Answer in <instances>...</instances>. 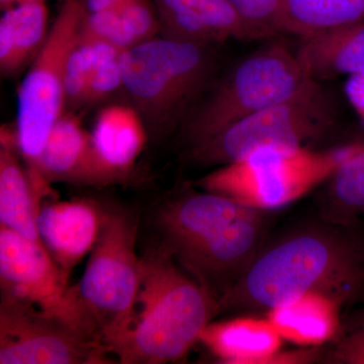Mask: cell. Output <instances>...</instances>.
Segmentation results:
<instances>
[{"label": "cell", "instance_id": "1", "mask_svg": "<svg viewBox=\"0 0 364 364\" xmlns=\"http://www.w3.org/2000/svg\"><path fill=\"white\" fill-rule=\"evenodd\" d=\"M340 306L364 294V241L352 225L305 223L267 238L246 272L220 301V313L264 312L306 294Z\"/></svg>", "mask_w": 364, "mask_h": 364}, {"label": "cell", "instance_id": "2", "mask_svg": "<svg viewBox=\"0 0 364 364\" xmlns=\"http://www.w3.org/2000/svg\"><path fill=\"white\" fill-rule=\"evenodd\" d=\"M267 210L219 193L188 191L160 205V245L219 303L268 238Z\"/></svg>", "mask_w": 364, "mask_h": 364}, {"label": "cell", "instance_id": "3", "mask_svg": "<svg viewBox=\"0 0 364 364\" xmlns=\"http://www.w3.org/2000/svg\"><path fill=\"white\" fill-rule=\"evenodd\" d=\"M141 258L135 315L114 356L123 364L176 363L220 314L219 303L160 244Z\"/></svg>", "mask_w": 364, "mask_h": 364}, {"label": "cell", "instance_id": "4", "mask_svg": "<svg viewBox=\"0 0 364 364\" xmlns=\"http://www.w3.org/2000/svg\"><path fill=\"white\" fill-rule=\"evenodd\" d=\"M210 48L159 36L122 54L123 90L149 136L182 126L202 100L215 70Z\"/></svg>", "mask_w": 364, "mask_h": 364}, {"label": "cell", "instance_id": "5", "mask_svg": "<svg viewBox=\"0 0 364 364\" xmlns=\"http://www.w3.org/2000/svg\"><path fill=\"white\" fill-rule=\"evenodd\" d=\"M349 144L335 150L268 146L218 167L198 186L248 207L275 210L301 198L327 182L345 159L363 147Z\"/></svg>", "mask_w": 364, "mask_h": 364}, {"label": "cell", "instance_id": "6", "mask_svg": "<svg viewBox=\"0 0 364 364\" xmlns=\"http://www.w3.org/2000/svg\"><path fill=\"white\" fill-rule=\"evenodd\" d=\"M296 53L275 43L251 53L196 105L182 124L188 149L291 97L309 80Z\"/></svg>", "mask_w": 364, "mask_h": 364}, {"label": "cell", "instance_id": "7", "mask_svg": "<svg viewBox=\"0 0 364 364\" xmlns=\"http://www.w3.org/2000/svg\"><path fill=\"white\" fill-rule=\"evenodd\" d=\"M336 102L320 81L309 79L291 97L228 127L188 150L198 166H223L268 146L309 148L336 122Z\"/></svg>", "mask_w": 364, "mask_h": 364}, {"label": "cell", "instance_id": "8", "mask_svg": "<svg viewBox=\"0 0 364 364\" xmlns=\"http://www.w3.org/2000/svg\"><path fill=\"white\" fill-rule=\"evenodd\" d=\"M138 217L130 210L105 205L102 230L90 254L79 291L114 350L133 322L142 279V258L136 252Z\"/></svg>", "mask_w": 364, "mask_h": 364}, {"label": "cell", "instance_id": "9", "mask_svg": "<svg viewBox=\"0 0 364 364\" xmlns=\"http://www.w3.org/2000/svg\"><path fill=\"white\" fill-rule=\"evenodd\" d=\"M83 2L64 0L18 90L16 142L26 168L37 162L53 126L64 114L67 61L80 35Z\"/></svg>", "mask_w": 364, "mask_h": 364}, {"label": "cell", "instance_id": "10", "mask_svg": "<svg viewBox=\"0 0 364 364\" xmlns=\"http://www.w3.org/2000/svg\"><path fill=\"white\" fill-rule=\"evenodd\" d=\"M0 291L61 321L83 336L104 342L70 273L55 262L40 241L0 226ZM105 343V342H104Z\"/></svg>", "mask_w": 364, "mask_h": 364}, {"label": "cell", "instance_id": "11", "mask_svg": "<svg viewBox=\"0 0 364 364\" xmlns=\"http://www.w3.org/2000/svg\"><path fill=\"white\" fill-rule=\"evenodd\" d=\"M114 353L20 299L0 296V364H109Z\"/></svg>", "mask_w": 364, "mask_h": 364}, {"label": "cell", "instance_id": "12", "mask_svg": "<svg viewBox=\"0 0 364 364\" xmlns=\"http://www.w3.org/2000/svg\"><path fill=\"white\" fill-rule=\"evenodd\" d=\"M28 171L42 200L51 193L55 182L112 184L93 152L90 133L73 112H64L55 123L37 162Z\"/></svg>", "mask_w": 364, "mask_h": 364}, {"label": "cell", "instance_id": "13", "mask_svg": "<svg viewBox=\"0 0 364 364\" xmlns=\"http://www.w3.org/2000/svg\"><path fill=\"white\" fill-rule=\"evenodd\" d=\"M105 205L87 198L43 202L37 218L39 240L55 262L71 273L97 243Z\"/></svg>", "mask_w": 364, "mask_h": 364}, {"label": "cell", "instance_id": "14", "mask_svg": "<svg viewBox=\"0 0 364 364\" xmlns=\"http://www.w3.org/2000/svg\"><path fill=\"white\" fill-rule=\"evenodd\" d=\"M160 36L212 47L229 40H257L229 0H152Z\"/></svg>", "mask_w": 364, "mask_h": 364}, {"label": "cell", "instance_id": "15", "mask_svg": "<svg viewBox=\"0 0 364 364\" xmlns=\"http://www.w3.org/2000/svg\"><path fill=\"white\" fill-rule=\"evenodd\" d=\"M148 139L147 126L131 104L109 105L98 112L90 133L91 145L111 183L128 176Z\"/></svg>", "mask_w": 364, "mask_h": 364}, {"label": "cell", "instance_id": "16", "mask_svg": "<svg viewBox=\"0 0 364 364\" xmlns=\"http://www.w3.org/2000/svg\"><path fill=\"white\" fill-rule=\"evenodd\" d=\"M282 340L267 318L246 316L212 321L198 342L222 363L268 364L282 349Z\"/></svg>", "mask_w": 364, "mask_h": 364}, {"label": "cell", "instance_id": "17", "mask_svg": "<svg viewBox=\"0 0 364 364\" xmlns=\"http://www.w3.org/2000/svg\"><path fill=\"white\" fill-rule=\"evenodd\" d=\"M310 79L328 80L364 73V21L301 38L296 51Z\"/></svg>", "mask_w": 364, "mask_h": 364}, {"label": "cell", "instance_id": "18", "mask_svg": "<svg viewBox=\"0 0 364 364\" xmlns=\"http://www.w3.org/2000/svg\"><path fill=\"white\" fill-rule=\"evenodd\" d=\"M23 160L16 132L4 129L0 135V226L40 241L37 218L43 202Z\"/></svg>", "mask_w": 364, "mask_h": 364}, {"label": "cell", "instance_id": "19", "mask_svg": "<svg viewBox=\"0 0 364 364\" xmlns=\"http://www.w3.org/2000/svg\"><path fill=\"white\" fill-rule=\"evenodd\" d=\"M45 1L23 2L4 9L0 18V71L16 77L39 54L49 36Z\"/></svg>", "mask_w": 364, "mask_h": 364}, {"label": "cell", "instance_id": "20", "mask_svg": "<svg viewBox=\"0 0 364 364\" xmlns=\"http://www.w3.org/2000/svg\"><path fill=\"white\" fill-rule=\"evenodd\" d=\"M334 299L306 294L267 314L282 338L306 347H321L335 338L341 327L340 309Z\"/></svg>", "mask_w": 364, "mask_h": 364}, {"label": "cell", "instance_id": "21", "mask_svg": "<svg viewBox=\"0 0 364 364\" xmlns=\"http://www.w3.org/2000/svg\"><path fill=\"white\" fill-rule=\"evenodd\" d=\"M364 21V0H284V33L305 37Z\"/></svg>", "mask_w": 364, "mask_h": 364}, {"label": "cell", "instance_id": "22", "mask_svg": "<svg viewBox=\"0 0 364 364\" xmlns=\"http://www.w3.org/2000/svg\"><path fill=\"white\" fill-rule=\"evenodd\" d=\"M327 182L321 218L335 224L353 225L355 218L364 214V144Z\"/></svg>", "mask_w": 364, "mask_h": 364}, {"label": "cell", "instance_id": "23", "mask_svg": "<svg viewBox=\"0 0 364 364\" xmlns=\"http://www.w3.org/2000/svg\"><path fill=\"white\" fill-rule=\"evenodd\" d=\"M97 41L85 37L80 33L66 66V105L72 109L85 107L91 78L97 65Z\"/></svg>", "mask_w": 364, "mask_h": 364}, {"label": "cell", "instance_id": "24", "mask_svg": "<svg viewBox=\"0 0 364 364\" xmlns=\"http://www.w3.org/2000/svg\"><path fill=\"white\" fill-rule=\"evenodd\" d=\"M97 42V62L88 88L85 107L100 104L117 91L123 90L121 58L124 52L107 43Z\"/></svg>", "mask_w": 364, "mask_h": 364}, {"label": "cell", "instance_id": "25", "mask_svg": "<svg viewBox=\"0 0 364 364\" xmlns=\"http://www.w3.org/2000/svg\"><path fill=\"white\" fill-rule=\"evenodd\" d=\"M257 39L284 33V0H229Z\"/></svg>", "mask_w": 364, "mask_h": 364}, {"label": "cell", "instance_id": "26", "mask_svg": "<svg viewBox=\"0 0 364 364\" xmlns=\"http://www.w3.org/2000/svg\"><path fill=\"white\" fill-rule=\"evenodd\" d=\"M80 33L90 39L114 46L123 52L136 46L127 32L117 9L98 13H87L86 11Z\"/></svg>", "mask_w": 364, "mask_h": 364}, {"label": "cell", "instance_id": "27", "mask_svg": "<svg viewBox=\"0 0 364 364\" xmlns=\"http://www.w3.org/2000/svg\"><path fill=\"white\" fill-rule=\"evenodd\" d=\"M117 9L136 46L160 36L159 16L152 0H124Z\"/></svg>", "mask_w": 364, "mask_h": 364}, {"label": "cell", "instance_id": "28", "mask_svg": "<svg viewBox=\"0 0 364 364\" xmlns=\"http://www.w3.org/2000/svg\"><path fill=\"white\" fill-rule=\"evenodd\" d=\"M322 363L364 364V311L340 327L332 344L324 349Z\"/></svg>", "mask_w": 364, "mask_h": 364}, {"label": "cell", "instance_id": "29", "mask_svg": "<svg viewBox=\"0 0 364 364\" xmlns=\"http://www.w3.org/2000/svg\"><path fill=\"white\" fill-rule=\"evenodd\" d=\"M346 92L354 109L364 121V73L349 77Z\"/></svg>", "mask_w": 364, "mask_h": 364}, {"label": "cell", "instance_id": "30", "mask_svg": "<svg viewBox=\"0 0 364 364\" xmlns=\"http://www.w3.org/2000/svg\"><path fill=\"white\" fill-rule=\"evenodd\" d=\"M124 0H86L85 6L87 13L109 11L121 6Z\"/></svg>", "mask_w": 364, "mask_h": 364}, {"label": "cell", "instance_id": "31", "mask_svg": "<svg viewBox=\"0 0 364 364\" xmlns=\"http://www.w3.org/2000/svg\"><path fill=\"white\" fill-rule=\"evenodd\" d=\"M31 1H46V0H0V6H1L2 11H4V9H9V7L16 6V4Z\"/></svg>", "mask_w": 364, "mask_h": 364}]
</instances>
